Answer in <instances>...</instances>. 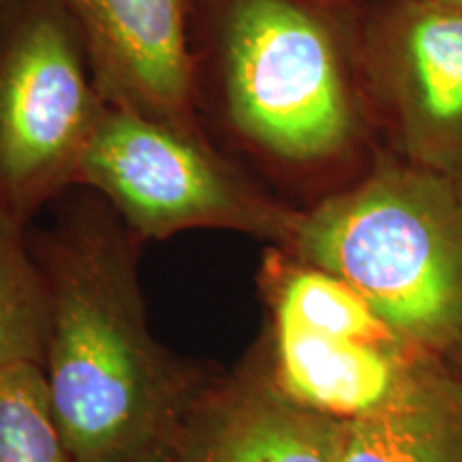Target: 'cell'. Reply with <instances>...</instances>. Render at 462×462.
<instances>
[{
  "mask_svg": "<svg viewBox=\"0 0 462 462\" xmlns=\"http://www.w3.org/2000/svg\"><path fill=\"white\" fill-rule=\"evenodd\" d=\"M257 282L270 315L268 374L317 413L366 418L448 371L354 287L285 248L268 245Z\"/></svg>",
  "mask_w": 462,
  "mask_h": 462,
  "instance_id": "cell-4",
  "label": "cell"
},
{
  "mask_svg": "<svg viewBox=\"0 0 462 462\" xmlns=\"http://www.w3.org/2000/svg\"><path fill=\"white\" fill-rule=\"evenodd\" d=\"M357 34L381 146L462 176V9L441 0H364Z\"/></svg>",
  "mask_w": 462,
  "mask_h": 462,
  "instance_id": "cell-7",
  "label": "cell"
},
{
  "mask_svg": "<svg viewBox=\"0 0 462 462\" xmlns=\"http://www.w3.org/2000/svg\"><path fill=\"white\" fill-rule=\"evenodd\" d=\"M75 187L99 195L140 240L221 229L287 246L300 217L206 129L109 103Z\"/></svg>",
  "mask_w": 462,
  "mask_h": 462,
  "instance_id": "cell-5",
  "label": "cell"
},
{
  "mask_svg": "<svg viewBox=\"0 0 462 462\" xmlns=\"http://www.w3.org/2000/svg\"><path fill=\"white\" fill-rule=\"evenodd\" d=\"M281 248L337 274L432 356L462 351V176L381 146L356 180L300 208Z\"/></svg>",
  "mask_w": 462,
  "mask_h": 462,
  "instance_id": "cell-3",
  "label": "cell"
},
{
  "mask_svg": "<svg viewBox=\"0 0 462 462\" xmlns=\"http://www.w3.org/2000/svg\"><path fill=\"white\" fill-rule=\"evenodd\" d=\"M135 462H165V452H163V449H159V452H152V454L143 456V458L135 460Z\"/></svg>",
  "mask_w": 462,
  "mask_h": 462,
  "instance_id": "cell-14",
  "label": "cell"
},
{
  "mask_svg": "<svg viewBox=\"0 0 462 462\" xmlns=\"http://www.w3.org/2000/svg\"><path fill=\"white\" fill-rule=\"evenodd\" d=\"M340 462H462V381L452 366L402 401L346 421Z\"/></svg>",
  "mask_w": 462,
  "mask_h": 462,
  "instance_id": "cell-10",
  "label": "cell"
},
{
  "mask_svg": "<svg viewBox=\"0 0 462 462\" xmlns=\"http://www.w3.org/2000/svg\"><path fill=\"white\" fill-rule=\"evenodd\" d=\"M109 106L206 129L195 95L198 0H56Z\"/></svg>",
  "mask_w": 462,
  "mask_h": 462,
  "instance_id": "cell-8",
  "label": "cell"
},
{
  "mask_svg": "<svg viewBox=\"0 0 462 462\" xmlns=\"http://www.w3.org/2000/svg\"><path fill=\"white\" fill-rule=\"evenodd\" d=\"M31 240L50 287L43 371L73 460L135 462L165 449L204 383L150 332L142 240L101 198Z\"/></svg>",
  "mask_w": 462,
  "mask_h": 462,
  "instance_id": "cell-2",
  "label": "cell"
},
{
  "mask_svg": "<svg viewBox=\"0 0 462 462\" xmlns=\"http://www.w3.org/2000/svg\"><path fill=\"white\" fill-rule=\"evenodd\" d=\"M360 7L198 0L195 95L208 135L246 167L326 195L356 180L381 148L364 88Z\"/></svg>",
  "mask_w": 462,
  "mask_h": 462,
  "instance_id": "cell-1",
  "label": "cell"
},
{
  "mask_svg": "<svg viewBox=\"0 0 462 462\" xmlns=\"http://www.w3.org/2000/svg\"><path fill=\"white\" fill-rule=\"evenodd\" d=\"M3 5H5V0H0V11H3Z\"/></svg>",
  "mask_w": 462,
  "mask_h": 462,
  "instance_id": "cell-17",
  "label": "cell"
},
{
  "mask_svg": "<svg viewBox=\"0 0 462 462\" xmlns=\"http://www.w3.org/2000/svg\"><path fill=\"white\" fill-rule=\"evenodd\" d=\"M346 421L276 388L263 362L204 383L165 446V462H340Z\"/></svg>",
  "mask_w": 462,
  "mask_h": 462,
  "instance_id": "cell-9",
  "label": "cell"
},
{
  "mask_svg": "<svg viewBox=\"0 0 462 462\" xmlns=\"http://www.w3.org/2000/svg\"><path fill=\"white\" fill-rule=\"evenodd\" d=\"M107 101L88 51L56 0L0 11V208L28 223L75 187Z\"/></svg>",
  "mask_w": 462,
  "mask_h": 462,
  "instance_id": "cell-6",
  "label": "cell"
},
{
  "mask_svg": "<svg viewBox=\"0 0 462 462\" xmlns=\"http://www.w3.org/2000/svg\"><path fill=\"white\" fill-rule=\"evenodd\" d=\"M50 287L28 223L0 208V371L42 364L50 340Z\"/></svg>",
  "mask_w": 462,
  "mask_h": 462,
  "instance_id": "cell-11",
  "label": "cell"
},
{
  "mask_svg": "<svg viewBox=\"0 0 462 462\" xmlns=\"http://www.w3.org/2000/svg\"><path fill=\"white\" fill-rule=\"evenodd\" d=\"M448 364H449V366H452V371L458 374V379L462 381V351H460V354H456Z\"/></svg>",
  "mask_w": 462,
  "mask_h": 462,
  "instance_id": "cell-13",
  "label": "cell"
},
{
  "mask_svg": "<svg viewBox=\"0 0 462 462\" xmlns=\"http://www.w3.org/2000/svg\"><path fill=\"white\" fill-rule=\"evenodd\" d=\"M441 3H448V5H454V7H460V9H462V0H441Z\"/></svg>",
  "mask_w": 462,
  "mask_h": 462,
  "instance_id": "cell-16",
  "label": "cell"
},
{
  "mask_svg": "<svg viewBox=\"0 0 462 462\" xmlns=\"http://www.w3.org/2000/svg\"><path fill=\"white\" fill-rule=\"evenodd\" d=\"M332 3H338V5H346V7H360L364 0H332Z\"/></svg>",
  "mask_w": 462,
  "mask_h": 462,
  "instance_id": "cell-15",
  "label": "cell"
},
{
  "mask_svg": "<svg viewBox=\"0 0 462 462\" xmlns=\"http://www.w3.org/2000/svg\"><path fill=\"white\" fill-rule=\"evenodd\" d=\"M0 462H75L42 364L0 371Z\"/></svg>",
  "mask_w": 462,
  "mask_h": 462,
  "instance_id": "cell-12",
  "label": "cell"
}]
</instances>
